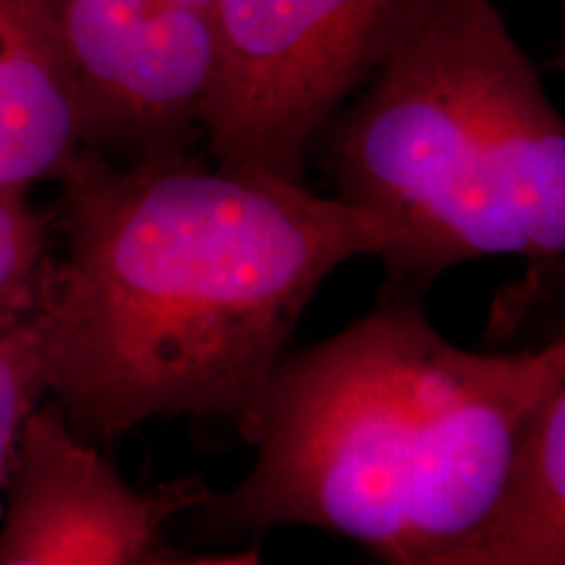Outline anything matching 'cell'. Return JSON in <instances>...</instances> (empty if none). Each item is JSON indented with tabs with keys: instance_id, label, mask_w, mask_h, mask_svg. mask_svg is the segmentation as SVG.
Here are the masks:
<instances>
[{
	"instance_id": "cell-6",
	"label": "cell",
	"mask_w": 565,
	"mask_h": 565,
	"mask_svg": "<svg viewBox=\"0 0 565 565\" xmlns=\"http://www.w3.org/2000/svg\"><path fill=\"white\" fill-rule=\"evenodd\" d=\"M210 487L183 477L137 490L42 401L19 437L0 500V565H147L166 526Z\"/></svg>"
},
{
	"instance_id": "cell-9",
	"label": "cell",
	"mask_w": 565,
	"mask_h": 565,
	"mask_svg": "<svg viewBox=\"0 0 565 565\" xmlns=\"http://www.w3.org/2000/svg\"><path fill=\"white\" fill-rule=\"evenodd\" d=\"M55 221L26 192L0 189V322L45 307L55 265Z\"/></svg>"
},
{
	"instance_id": "cell-12",
	"label": "cell",
	"mask_w": 565,
	"mask_h": 565,
	"mask_svg": "<svg viewBox=\"0 0 565 565\" xmlns=\"http://www.w3.org/2000/svg\"><path fill=\"white\" fill-rule=\"evenodd\" d=\"M181 3L192 6V9H200L204 13H212V3H215V0H181Z\"/></svg>"
},
{
	"instance_id": "cell-4",
	"label": "cell",
	"mask_w": 565,
	"mask_h": 565,
	"mask_svg": "<svg viewBox=\"0 0 565 565\" xmlns=\"http://www.w3.org/2000/svg\"><path fill=\"white\" fill-rule=\"evenodd\" d=\"M437 0H215L204 147L215 166L303 183L324 126Z\"/></svg>"
},
{
	"instance_id": "cell-1",
	"label": "cell",
	"mask_w": 565,
	"mask_h": 565,
	"mask_svg": "<svg viewBox=\"0 0 565 565\" xmlns=\"http://www.w3.org/2000/svg\"><path fill=\"white\" fill-rule=\"evenodd\" d=\"M55 183L47 398L97 448L154 416L242 433L322 282L391 244L341 196L196 154L82 147Z\"/></svg>"
},
{
	"instance_id": "cell-2",
	"label": "cell",
	"mask_w": 565,
	"mask_h": 565,
	"mask_svg": "<svg viewBox=\"0 0 565 565\" xmlns=\"http://www.w3.org/2000/svg\"><path fill=\"white\" fill-rule=\"evenodd\" d=\"M422 296L385 286L362 320L280 359L242 429L249 475L196 508L215 532L309 526L416 565L482 519L529 414L565 385V343L466 351Z\"/></svg>"
},
{
	"instance_id": "cell-7",
	"label": "cell",
	"mask_w": 565,
	"mask_h": 565,
	"mask_svg": "<svg viewBox=\"0 0 565 565\" xmlns=\"http://www.w3.org/2000/svg\"><path fill=\"white\" fill-rule=\"evenodd\" d=\"M82 147L79 97L45 0H0V189L55 181Z\"/></svg>"
},
{
	"instance_id": "cell-10",
	"label": "cell",
	"mask_w": 565,
	"mask_h": 565,
	"mask_svg": "<svg viewBox=\"0 0 565 565\" xmlns=\"http://www.w3.org/2000/svg\"><path fill=\"white\" fill-rule=\"evenodd\" d=\"M47 401L45 307L0 322V500L24 424Z\"/></svg>"
},
{
	"instance_id": "cell-8",
	"label": "cell",
	"mask_w": 565,
	"mask_h": 565,
	"mask_svg": "<svg viewBox=\"0 0 565 565\" xmlns=\"http://www.w3.org/2000/svg\"><path fill=\"white\" fill-rule=\"evenodd\" d=\"M416 565H565V385L529 414L482 519Z\"/></svg>"
},
{
	"instance_id": "cell-11",
	"label": "cell",
	"mask_w": 565,
	"mask_h": 565,
	"mask_svg": "<svg viewBox=\"0 0 565 565\" xmlns=\"http://www.w3.org/2000/svg\"><path fill=\"white\" fill-rule=\"evenodd\" d=\"M147 565H263L257 550H249L244 555H231V557H202V561H173V557L154 555Z\"/></svg>"
},
{
	"instance_id": "cell-3",
	"label": "cell",
	"mask_w": 565,
	"mask_h": 565,
	"mask_svg": "<svg viewBox=\"0 0 565 565\" xmlns=\"http://www.w3.org/2000/svg\"><path fill=\"white\" fill-rule=\"evenodd\" d=\"M317 147L335 196L391 233L385 286L521 257L513 324L563 278L565 124L492 0H437Z\"/></svg>"
},
{
	"instance_id": "cell-5",
	"label": "cell",
	"mask_w": 565,
	"mask_h": 565,
	"mask_svg": "<svg viewBox=\"0 0 565 565\" xmlns=\"http://www.w3.org/2000/svg\"><path fill=\"white\" fill-rule=\"evenodd\" d=\"M76 84L84 147L118 162L194 154L215 34L181 0H45Z\"/></svg>"
}]
</instances>
